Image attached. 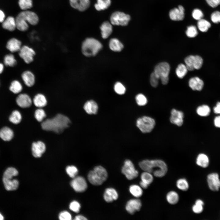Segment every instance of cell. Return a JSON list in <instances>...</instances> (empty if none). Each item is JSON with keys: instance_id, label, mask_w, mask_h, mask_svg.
Returning a JSON list of instances; mask_svg holds the SVG:
<instances>
[{"instance_id": "cell-60", "label": "cell", "mask_w": 220, "mask_h": 220, "mask_svg": "<svg viewBox=\"0 0 220 220\" xmlns=\"http://www.w3.org/2000/svg\"><path fill=\"white\" fill-rule=\"evenodd\" d=\"M5 15L3 12L0 10V22H2L5 20Z\"/></svg>"}, {"instance_id": "cell-4", "label": "cell", "mask_w": 220, "mask_h": 220, "mask_svg": "<svg viewBox=\"0 0 220 220\" xmlns=\"http://www.w3.org/2000/svg\"><path fill=\"white\" fill-rule=\"evenodd\" d=\"M18 174L17 170L15 168H8L4 173L3 182L6 189L8 191L16 190L19 185L18 181L16 179H13V177L16 176Z\"/></svg>"}, {"instance_id": "cell-44", "label": "cell", "mask_w": 220, "mask_h": 220, "mask_svg": "<svg viewBox=\"0 0 220 220\" xmlns=\"http://www.w3.org/2000/svg\"><path fill=\"white\" fill-rule=\"evenodd\" d=\"M194 56L190 55L186 57L184 61L188 70L193 71L195 69L194 67Z\"/></svg>"}, {"instance_id": "cell-35", "label": "cell", "mask_w": 220, "mask_h": 220, "mask_svg": "<svg viewBox=\"0 0 220 220\" xmlns=\"http://www.w3.org/2000/svg\"><path fill=\"white\" fill-rule=\"evenodd\" d=\"M4 63L6 66L13 67L16 64L17 61L13 54H9L5 56Z\"/></svg>"}, {"instance_id": "cell-37", "label": "cell", "mask_w": 220, "mask_h": 220, "mask_svg": "<svg viewBox=\"0 0 220 220\" xmlns=\"http://www.w3.org/2000/svg\"><path fill=\"white\" fill-rule=\"evenodd\" d=\"M197 26L200 31L202 32H206L210 28L211 24L207 20L202 18L198 20Z\"/></svg>"}, {"instance_id": "cell-55", "label": "cell", "mask_w": 220, "mask_h": 220, "mask_svg": "<svg viewBox=\"0 0 220 220\" xmlns=\"http://www.w3.org/2000/svg\"><path fill=\"white\" fill-rule=\"evenodd\" d=\"M59 219L61 220H70L72 219L71 214L67 211L61 212L59 216Z\"/></svg>"}, {"instance_id": "cell-2", "label": "cell", "mask_w": 220, "mask_h": 220, "mask_svg": "<svg viewBox=\"0 0 220 220\" xmlns=\"http://www.w3.org/2000/svg\"><path fill=\"white\" fill-rule=\"evenodd\" d=\"M139 165L145 171L153 172V175L157 177L164 176L167 171V164L160 160H144L139 163Z\"/></svg>"}, {"instance_id": "cell-58", "label": "cell", "mask_w": 220, "mask_h": 220, "mask_svg": "<svg viewBox=\"0 0 220 220\" xmlns=\"http://www.w3.org/2000/svg\"><path fill=\"white\" fill-rule=\"evenodd\" d=\"M213 110L215 113L220 114V102L217 103L216 106L213 108Z\"/></svg>"}, {"instance_id": "cell-25", "label": "cell", "mask_w": 220, "mask_h": 220, "mask_svg": "<svg viewBox=\"0 0 220 220\" xmlns=\"http://www.w3.org/2000/svg\"><path fill=\"white\" fill-rule=\"evenodd\" d=\"M104 198L107 202H111L116 200L118 196L117 192L113 188L106 189L104 194Z\"/></svg>"}, {"instance_id": "cell-57", "label": "cell", "mask_w": 220, "mask_h": 220, "mask_svg": "<svg viewBox=\"0 0 220 220\" xmlns=\"http://www.w3.org/2000/svg\"><path fill=\"white\" fill-rule=\"evenodd\" d=\"M214 124L216 127L220 128V116H217L215 118Z\"/></svg>"}, {"instance_id": "cell-24", "label": "cell", "mask_w": 220, "mask_h": 220, "mask_svg": "<svg viewBox=\"0 0 220 220\" xmlns=\"http://www.w3.org/2000/svg\"><path fill=\"white\" fill-rule=\"evenodd\" d=\"M83 109L89 114H95L97 112L98 106L94 101L90 100L85 102L83 106Z\"/></svg>"}, {"instance_id": "cell-51", "label": "cell", "mask_w": 220, "mask_h": 220, "mask_svg": "<svg viewBox=\"0 0 220 220\" xmlns=\"http://www.w3.org/2000/svg\"><path fill=\"white\" fill-rule=\"evenodd\" d=\"M159 79L154 72L152 73L150 77V82L152 86L154 87H156L158 85Z\"/></svg>"}, {"instance_id": "cell-6", "label": "cell", "mask_w": 220, "mask_h": 220, "mask_svg": "<svg viewBox=\"0 0 220 220\" xmlns=\"http://www.w3.org/2000/svg\"><path fill=\"white\" fill-rule=\"evenodd\" d=\"M108 173L106 169L101 166H97L89 172L88 178L91 184L95 185H101L107 179Z\"/></svg>"}, {"instance_id": "cell-7", "label": "cell", "mask_w": 220, "mask_h": 220, "mask_svg": "<svg viewBox=\"0 0 220 220\" xmlns=\"http://www.w3.org/2000/svg\"><path fill=\"white\" fill-rule=\"evenodd\" d=\"M155 124L154 119L146 116L138 118L136 122L137 127L143 133H149L152 131Z\"/></svg>"}, {"instance_id": "cell-18", "label": "cell", "mask_w": 220, "mask_h": 220, "mask_svg": "<svg viewBox=\"0 0 220 220\" xmlns=\"http://www.w3.org/2000/svg\"><path fill=\"white\" fill-rule=\"evenodd\" d=\"M71 6L80 11L86 10L90 4V0H69Z\"/></svg>"}, {"instance_id": "cell-27", "label": "cell", "mask_w": 220, "mask_h": 220, "mask_svg": "<svg viewBox=\"0 0 220 220\" xmlns=\"http://www.w3.org/2000/svg\"><path fill=\"white\" fill-rule=\"evenodd\" d=\"M13 136V131L8 127H4L0 130V138L4 141H10Z\"/></svg>"}, {"instance_id": "cell-49", "label": "cell", "mask_w": 220, "mask_h": 220, "mask_svg": "<svg viewBox=\"0 0 220 220\" xmlns=\"http://www.w3.org/2000/svg\"><path fill=\"white\" fill-rule=\"evenodd\" d=\"M203 61L202 57L198 55L194 56V67L195 69H199L202 66Z\"/></svg>"}, {"instance_id": "cell-40", "label": "cell", "mask_w": 220, "mask_h": 220, "mask_svg": "<svg viewBox=\"0 0 220 220\" xmlns=\"http://www.w3.org/2000/svg\"><path fill=\"white\" fill-rule=\"evenodd\" d=\"M188 70L185 64H179L176 69V73L178 78H183L186 74Z\"/></svg>"}, {"instance_id": "cell-30", "label": "cell", "mask_w": 220, "mask_h": 220, "mask_svg": "<svg viewBox=\"0 0 220 220\" xmlns=\"http://www.w3.org/2000/svg\"><path fill=\"white\" fill-rule=\"evenodd\" d=\"M110 48L115 52H120L123 48V44L117 39L112 38L109 42Z\"/></svg>"}, {"instance_id": "cell-13", "label": "cell", "mask_w": 220, "mask_h": 220, "mask_svg": "<svg viewBox=\"0 0 220 220\" xmlns=\"http://www.w3.org/2000/svg\"><path fill=\"white\" fill-rule=\"evenodd\" d=\"M46 148L45 143L41 141H34L31 144L32 154L35 158L40 157L45 152Z\"/></svg>"}, {"instance_id": "cell-47", "label": "cell", "mask_w": 220, "mask_h": 220, "mask_svg": "<svg viewBox=\"0 0 220 220\" xmlns=\"http://www.w3.org/2000/svg\"><path fill=\"white\" fill-rule=\"evenodd\" d=\"M187 36L189 38H194L198 34V31L196 27L193 25L188 26L186 31Z\"/></svg>"}, {"instance_id": "cell-61", "label": "cell", "mask_w": 220, "mask_h": 220, "mask_svg": "<svg viewBox=\"0 0 220 220\" xmlns=\"http://www.w3.org/2000/svg\"><path fill=\"white\" fill-rule=\"evenodd\" d=\"M75 220H86L87 219L83 216L78 215L75 216L74 219Z\"/></svg>"}, {"instance_id": "cell-3", "label": "cell", "mask_w": 220, "mask_h": 220, "mask_svg": "<svg viewBox=\"0 0 220 220\" xmlns=\"http://www.w3.org/2000/svg\"><path fill=\"white\" fill-rule=\"evenodd\" d=\"M15 20L16 28L20 31H25L29 27L27 23L35 25L38 23L39 19L35 13L26 10L20 12L16 16Z\"/></svg>"}, {"instance_id": "cell-41", "label": "cell", "mask_w": 220, "mask_h": 220, "mask_svg": "<svg viewBox=\"0 0 220 220\" xmlns=\"http://www.w3.org/2000/svg\"><path fill=\"white\" fill-rule=\"evenodd\" d=\"M204 203L202 200L197 199L195 201V204L192 207L193 211L196 214L201 213L203 210Z\"/></svg>"}, {"instance_id": "cell-42", "label": "cell", "mask_w": 220, "mask_h": 220, "mask_svg": "<svg viewBox=\"0 0 220 220\" xmlns=\"http://www.w3.org/2000/svg\"><path fill=\"white\" fill-rule=\"evenodd\" d=\"M176 186L179 189L186 191L189 188V185L187 180L185 178H180L176 182Z\"/></svg>"}, {"instance_id": "cell-5", "label": "cell", "mask_w": 220, "mask_h": 220, "mask_svg": "<svg viewBox=\"0 0 220 220\" xmlns=\"http://www.w3.org/2000/svg\"><path fill=\"white\" fill-rule=\"evenodd\" d=\"M102 47L101 44L97 39L93 38H87L82 44V52L86 56H94Z\"/></svg>"}, {"instance_id": "cell-9", "label": "cell", "mask_w": 220, "mask_h": 220, "mask_svg": "<svg viewBox=\"0 0 220 220\" xmlns=\"http://www.w3.org/2000/svg\"><path fill=\"white\" fill-rule=\"evenodd\" d=\"M121 171L122 173L129 180L135 178L138 175V171L135 169L133 163L128 160L125 161Z\"/></svg>"}, {"instance_id": "cell-50", "label": "cell", "mask_w": 220, "mask_h": 220, "mask_svg": "<svg viewBox=\"0 0 220 220\" xmlns=\"http://www.w3.org/2000/svg\"><path fill=\"white\" fill-rule=\"evenodd\" d=\"M67 174L72 178H74L78 173L77 168L73 166H68L66 168Z\"/></svg>"}, {"instance_id": "cell-43", "label": "cell", "mask_w": 220, "mask_h": 220, "mask_svg": "<svg viewBox=\"0 0 220 220\" xmlns=\"http://www.w3.org/2000/svg\"><path fill=\"white\" fill-rule=\"evenodd\" d=\"M141 181L149 185L152 183L153 181V177L151 173L146 171L141 173Z\"/></svg>"}, {"instance_id": "cell-1", "label": "cell", "mask_w": 220, "mask_h": 220, "mask_svg": "<svg viewBox=\"0 0 220 220\" xmlns=\"http://www.w3.org/2000/svg\"><path fill=\"white\" fill-rule=\"evenodd\" d=\"M71 123V120L68 116L62 114L58 113L53 118L43 121L41 123V126L44 131L60 134L68 128Z\"/></svg>"}, {"instance_id": "cell-46", "label": "cell", "mask_w": 220, "mask_h": 220, "mask_svg": "<svg viewBox=\"0 0 220 220\" xmlns=\"http://www.w3.org/2000/svg\"><path fill=\"white\" fill-rule=\"evenodd\" d=\"M135 100L137 104L139 106H144L147 103L148 101L146 97L142 94L136 95Z\"/></svg>"}, {"instance_id": "cell-34", "label": "cell", "mask_w": 220, "mask_h": 220, "mask_svg": "<svg viewBox=\"0 0 220 220\" xmlns=\"http://www.w3.org/2000/svg\"><path fill=\"white\" fill-rule=\"evenodd\" d=\"M22 117L20 112L18 110L13 111L9 117V120L14 124L20 123L22 120Z\"/></svg>"}, {"instance_id": "cell-12", "label": "cell", "mask_w": 220, "mask_h": 220, "mask_svg": "<svg viewBox=\"0 0 220 220\" xmlns=\"http://www.w3.org/2000/svg\"><path fill=\"white\" fill-rule=\"evenodd\" d=\"M207 182L209 188L213 191H218L220 189V179L218 173L213 172L207 176Z\"/></svg>"}, {"instance_id": "cell-54", "label": "cell", "mask_w": 220, "mask_h": 220, "mask_svg": "<svg viewBox=\"0 0 220 220\" xmlns=\"http://www.w3.org/2000/svg\"><path fill=\"white\" fill-rule=\"evenodd\" d=\"M211 19L215 23H220V12L215 11L213 12L211 15Z\"/></svg>"}, {"instance_id": "cell-31", "label": "cell", "mask_w": 220, "mask_h": 220, "mask_svg": "<svg viewBox=\"0 0 220 220\" xmlns=\"http://www.w3.org/2000/svg\"><path fill=\"white\" fill-rule=\"evenodd\" d=\"M110 0H97V3L94 5L96 9L98 11L107 9L110 5Z\"/></svg>"}, {"instance_id": "cell-32", "label": "cell", "mask_w": 220, "mask_h": 220, "mask_svg": "<svg viewBox=\"0 0 220 220\" xmlns=\"http://www.w3.org/2000/svg\"><path fill=\"white\" fill-rule=\"evenodd\" d=\"M166 199L168 202L171 204H176L178 201L179 196L178 193L174 191H170L166 196Z\"/></svg>"}, {"instance_id": "cell-62", "label": "cell", "mask_w": 220, "mask_h": 220, "mask_svg": "<svg viewBox=\"0 0 220 220\" xmlns=\"http://www.w3.org/2000/svg\"><path fill=\"white\" fill-rule=\"evenodd\" d=\"M4 66L3 64L0 63V74H1L4 70Z\"/></svg>"}, {"instance_id": "cell-52", "label": "cell", "mask_w": 220, "mask_h": 220, "mask_svg": "<svg viewBox=\"0 0 220 220\" xmlns=\"http://www.w3.org/2000/svg\"><path fill=\"white\" fill-rule=\"evenodd\" d=\"M192 16L194 19L198 20L202 18L204 15L200 10L196 9L193 10L192 13Z\"/></svg>"}, {"instance_id": "cell-20", "label": "cell", "mask_w": 220, "mask_h": 220, "mask_svg": "<svg viewBox=\"0 0 220 220\" xmlns=\"http://www.w3.org/2000/svg\"><path fill=\"white\" fill-rule=\"evenodd\" d=\"M21 77L27 86L31 87L34 85L35 78L34 74L31 71L29 70L24 71L22 74Z\"/></svg>"}, {"instance_id": "cell-11", "label": "cell", "mask_w": 220, "mask_h": 220, "mask_svg": "<svg viewBox=\"0 0 220 220\" xmlns=\"http://www.w3.org/2000/svg\"><path fill=\"white\" fill-rule=\"evenodd\" d=\"M18 52L20 57L28 64L31 63L33 61L36 54L33 48L26 45L22 46Z\"/></svg>"}, {"instance_id": "cell-21", "label": "cell", "mask_w": 220, "mask_h": 220, "mask_svg": "<svg viewBox=\"0 0 220 220\" xmlns=\"http://www.w3.org/2000/svg\"><path fill=\"white\" fill-rule=\"evenodd\" d=\"M22 46L21 42L15 38L10 39L6 45L7 49L12 53L19 52Z\"/></svg>"}, {"instance_id": "cell-63", "label": "cell", "mask_w": 220, "mask_h": 220, "mask_svg": "<svg viewBox=\"0 0 220 220\" xmlns=\"http://www.w3.org/2000/svg\"><path fill=\"white\" fill-rule=\"evenodd\" d=\"M4 219V217L0 213V220H3Z\"/></svg>"}, {"instance_id": "cell-22", "label": "cell", "mask_w": 220, "mask_h": 220, "mask_svg": "<svg viewBox=\"0 0 220 220\" xmlns=\"http://www.w3.org/2000/svg\"><path fill=\"white\" fill-rule=\"evenodd\" d=\"M190 87L193 90L201 91L203 88V81L198 77H194L190 79L189 81Z\"/></svg>"}, {"instance_id": "cell-39", "label": "cell", "mask_w": 220, "mask_h": 220, "mask_svg": "<svg viewBox=\"0 0 220 220\" xmlns=\"http://www.w3.org/2000/svg\"><path fill=\"white\" fill-rule=\"evenodd\" d=\"M46 114L44 110L42 108H38L35 111L34 116L36 120L38 122H42L46 117Z\"/></svg>"}, {"instance_id": "cell-33", "label": "cell", "mask_w": 220, "mask_h": 220, "mask_svg": "<svg viewBox=\"0 0 220 220\" xmlns=\"http://www.w3.org/2000/svg\"><path fill=\"white\" fill-rule=\"evenodd\" d=\"M9 89L10 91L15 94L20 93L23 89L21 83L18 80H14L10 84Z\"/></svg>"}, {"instance_id": "cell-28", "label": "cell", "mask_w": 220, "mask_h": 220, "mask_svg": "<svg viewBox=\"0 0 220 220\" xmlns=\"http://www.w3.org/2000/svg\"><path fill=\"white\" fill-rule=\"evenodd\" d=\"M2 27L5 29L12 31L16 28L15 19L12 16H9L2 22Z\"/></svg>"}, {"instance_id": "cell-19", "label": "cell", "mask_w": 220, "mask_h": 220, "mask_svg": "<svg viewBox=\"0 0 220 220\" xmlns=\"http://www.w3.org/2000/svg\"><path fill=\"white\" fill-rule=\"evenodd\" d=\"M169 14L170 18L172 20H182L184 17V9L182 6L179 5L178 8H174L171 10Z\"/></svg>"}, {"instance_id": "cell-26", "label": "cell", "mask_w": 220, "mask_h": 220, "mask_svg": "<svg viewBox=\"0 0 220 220\" xmlns=\"http://www.w3.org/2000/svg\"><path fill=\"white\" fill-rule=\"evenodd\" d=\"M102 38H106L111 35L112 31V24L108 21L104 22L100 27Z\"/></svg>"}, {"instance_id": "cell-53", "label": "cell", "mask_w": 220, "mask_h": 220, "mask_svg": "<svg viewBox=\"0 0 220 220\" xmlns=\"http://www.w3.org/2000/svg\"><path fill=\"white\" fill-rule=\"evenodd\" d=\"M80 207V205L79 203L75 201L72 202L69 205L70 209L75 213H78L79 211Z\"/></svg>"}, {"instance_id": "cell-45", "label": "cell", "mask_w": 220, "mask_h": 220, "mask_svg": "<svg viewBox=\"0 0 220 220\" xmlns=\"http://www.w3.org/2000/svg\"><path fill=\"white\" fill-rule=\"evenodd\" d=\"M18 4L20 9L24 10L31 8L33 6L32 0H19Z\"/></svg>"}, {"instance_id": "cell-36", "label": "cell", "mask_w": 220, "mask_h": 220, "mask_svg": "<svg viewBox=\"0 0 220 220\" xmlns=\"http://www.w3.org/2000/svg\"><path fill=\"white\" fill-rule=\"evenodd\" d=\"M130 193L134 196L139 198L142 196L143 194V190L140 186L136 185H133L129 187Z\"/></svg>"}, {"instance_id": "cell-29", "label": "cell", "mask_w": 220, "mask_h": 220, "mask_svg": "<svg viewBox=\"0 0 220 220\" xmlns=\"http://www.w3.org/2000/svg\"><path fill=\"white\" fill-rule=\"evenodd\" d=\"M196 163L198 166L202 168H207L209 164V158L205 154H199L196 158Z\"/></svg>"}, {"instance_id": "cell-16", "label": "cell", "mask_w": 220, "mask_h": 220, "mask_svg": "<svg viewBox=\"0 0 220 220\" xmlns=\"http://www.w3.org/2000/svg\"><path fill=\"white\" fill-rule=\"evenodd\" d=\"M16 101L17 105L22 108H27L31 107L33 103L30 97L25 93L21 94L17 97Z\"/></svg>"}, {"instance_id": "cell-17", "label": "cell", "mask_w": 220, "mask_h": 220, "mask_svg": "<svg viewBox=\"0 0 220 220\" xmlns=\"http://www.w3.org/2000/svg\"><path fill=\"white\" fill-rule=\"evenodd\" d=\"M142 204L140 200L132 199L128 201L126 206L127 211L131 214H134L136 211L140 210Z\"/></svg>"}, {"instance_id": "cell-38", "label": "cell", "mask_w": 220, "mask_h": 220, "mask_svg": "<svg viewBox=\"0 0 220 220\" xmlns=\"http://www.w3.org/2000/svg\"><path fill=\"white\" fill-rule=\"evenodd\" d=\"M211 109L207 105H203L197 107L196 110L197 113L201 116H208L210 113Z\"/></svg>"}, {"instance_id": "cell-15", "label": "cell", "mask_w": 220, "mask_h": 220, "mask_svg": "<svg viewBox=\"0 0 220 220\" xmlns=\"http://www.w3.org/2000/svg\"><path fill=\"white\" fill-rule=\"evenodd\" d=\"M170 114V123L178 126H182L184 122V115L183 112L173 108L171 110Z\"/></svg>"}, {"instance_id": "cell-10", "label": "cell", "mask_w": 220, "mask_h": 220, "mask_svg": "<svg viewBox=\"0 0 220 220\" xmlns=\"http://www.w3.org/2000/svg\"><path fill=\"white\" fill-rule=\"evenodd\" d=\"M170 70V67L169 64L163 62L158 63L155 66L154 72L159 78L162 80L169 78Z\"/></svg>"}, {"instance_id": "cell-23", "label": "cell", "mask_w": 220, "mask_h": 220, "mask_svg": "<svg viewBox=\"0 0 220 220\" xmlns=\"http://www.w3.org/2000/svg\"><path fill=\"white\" fill-rule=\"evenodd\" d=\"M32 102L35 106L42 108L46 106L47 100L45 95L42 93L36 94L34 97Z\"/></svg>"}, {"instance_id": "cell-48", "label": "cell", "mask_w": 220, "mask_h": 220, "mask_svg": "<svg viewBox=\"0 0 220 220\" xmlns=\"http://www.w3.org/2000/svg\"><path fill=\"white\" fill-rule=\"evenodd\" d=\"M115 92L119 95L124 94L126 91V88L120 82H116L114 86Z\"/></svg>"}, {"instance_id": "cell-56", "label": "cell", "mask_w": 220, "mask_h": 220, "mask_svg": "<svg viewBox=\"0 0 220 220\" xmlns=\"http://www.w3.org/2000/svg\"><path fill=\"white\" fill-rule=\"evenodd\" d=\"M206 1L209 5L213 8L220 5V0H206Z\"/></svg>"}, {"instance_id": "cell-14", "label": "cell", "mask_w": 220, "mask_h": 220, "mask_svg": "<svg viewBox=\"0 0 220 220\" xmlns=\"http://www.w3.org/2000/svg\"><path fill=\"white\" fill-rule=\"evenodd\" d=\"M71 185L74 190L78 192L85 191L87 188V184L85 179L81 176L74 179L71 182Z\"/></svg>"}, {"instance_id": "cell-59", "label": "cell", "mask_w": 220, "mask_h": 220, "mask_svg": "<svg viewBox=\"0 0 220 220\" xmlns=\"http://www.w3.org/2000/svg\"><path fill=\"white\" fill-rule=\"evenodd\" d=\"M140 185L141 188L144 189H147L149 185L143 182L142 181H141L140 182Z\"/></svg>"}, {"instance_id": "cell-8", "label": "cell", "mask_w": 220, "mask_h": 220, "mask_svg": "<svg viewBox=\"0 0 220 220\" xmlns=\"http://www.w3.org/2000/svg\"><path fill=\"white\" fill-rule=\"evenodd\" d=\"M130 19V16L128 14L123 12L116 11L111 15L110 21L112 25L125 26L128 24Z\"/></svg>"}]
</instances>
